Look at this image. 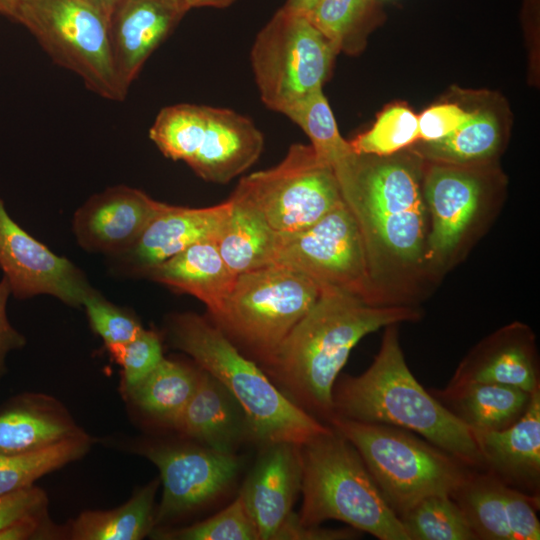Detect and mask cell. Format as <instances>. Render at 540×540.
Listing matches in <instances>:
<instances>
[{"instance_id": "obj_1", "label": "cell", "mask_w": 540, "mask_h": 540, "mask_svg": "<svg viewBox=\"0 0 540 540\" xmlns=\"http://www.w3.org/2000/svg\"><path fill=\"white\" fill-rule=\"evenodd\" d=\"M333 172L362 234L375 304L416 307L434 282L420 170L409 160L354 152Z\"/></svg>"}, {"instance_id": "obj_2", "label": "cell", "mask_w": 540, "mask_h": 540, "mask_svg": "<svg viewBox=\"0 0 540 540\" xmlns=\"http://www.w3.org/2000/svg\"><path fill=\"white\" fill-rule=\"evenodd\" d=\"M318 299L263 364L270 380L300 408L328 424L332 391L354 346L392 324L416 322L417 307L374 306L339 289L321 286Z\"/></svg>"}, {"instance_id": "obj_3", "label": "cell", "mask_w": 540, "mask_h": 540, "mask_svg": "<svg viewBox=\"0 0 540 540\" xmlns=\"http://www.w3.org/2000/svg\"><path fill=\"white\" fill-rule=\"evenodd\" d=\"M380 349L360 375L338 376L332 391L334 416L413 432L474 469L483 461L471 430L452 415L410 371L398 324L384 327Z\"/></svg>"}, {"instance_id": "obj_4", "label": "cell", "mask_w": 540, "mask_h": 540, "mask_svg": "<svg viewBox=\"0 0 540 540\" xmlns=\"http://www.w3.org/2000/svg\"><path fill=\"white\" fill-rule=\"evenodd\" d=\"M171 344L222 383L243 409L251 440L302 445L331 431L289 399L212 321L186 312L168 323Z\"/></svg>"}, {"instance_id": "obj_5", "label": "cell", "mask_w": 540, "mask_h": 540, "mask_svg": "<svg viewBox=\"0 0 540 540\" xmlns=\"http://www.w3.org/2000/svg\"><path fill=\"white\" fill-rule=\"evenodd\" d=\"M300 453L301 525L337 520L380 540H409L358 451L342 434L332 428L300 445Z\"/></svg>"}, {"instance_id": "obj_6", "label": "cell", "mask_w": 540, "mask_h": 540, "mask_svg": "<svg viewBox=\"0 0 540 540\" xmlns=\"http://www.w3.org/2000/svg\"><path fill=\"white\" fill-rule=\"evenodd\" d=\"M328 425L356 448L398 518L427 496H450L472 469L452 454L402 428L337 416H333Z\"/></svg>"}, {"instance_id": "obj_7", "label": "cell", "mask_w": 540, "mask_h": 540, "mask_svg": "<svg viewBox=\"0 0 540 540\" xmlns=\"http://www.w3.org/2000/svg\"><path fill=\"white\" fill-rule=\"evenodd\" d=\"M320 291L304 273L269 265L237 276L223 308L211 317L212 323L261 365L314 305Z\"/></svg>"}, {"instance_id": "obj_8", "label": "cell", "mask_w": 540, "mask_h": 540, "mask_svg": "<svg viewBox=\"0 0 540 540\" xmlns=\"http://www.w3.org/2000/svg\"><path fill=\"white\" fill-rule=\"evenodd\" d=\"M149 137L172 160L184 161L200 178L227 183L250 168L264 146L261 131L237 112L176 104L157 114Z\"/></svg>"}, {"instance_id": "obj_9", "label": "cell", "mask_w": 540, "mask_h": 540, "mask_svg": "<svg viewBox=\"0 0 540 540\" xmlns=\"http://www.w3.org/2000/svg\"><path fill=\"white\" fill-rule=\"evenodd\" d=\"M13 20L90 91L107 100L125 99L114 67L108 17L79 0H18Z\"/></svg>"}, {"instance_id": "obj_10", "label": "cell", "mask_w": 540, "mask_h": 540, "mask_svg": "<svg viewBox=\"0 0 540 540\" xmlns=\"http://www.w3.org/2000/svg\"><path fill=\"white\" fill-rule=\"evenodd\" d=\"M337 52L306 15L283 6L257 34L251 50L262 102L286 116L322 88Z\"/></svg>"}, {"instance_id": "obj_11", "label": "cell", "mask_w": 540, "mask_h": 540, "mask_svg": "<svg viewBox=\"0 0 540 540\" xmlns=\"http://www.w3.org/2000/svg\"><path fill=\"white\" fill-rule=\"evenodd\" d=\"M280 233L303 230L343 201L332 168L310 145L293 144L276 166L242 178L232 193Z\"/></svg>"}, {"instance_id": "obj_12", "label": "cell", "mask_w": 540, "mask_h": 540, "mask_svg": "<svg viewBox=\"0 0 540 540\" xmlns=\"http://www.w3.org/2000/svg\"><path fill=\"white\" fill-rule=\"evenodd\" d=\"M274 264L298 270L320 287H333L377 306L362 234L344 201L303 230L278 232Z\"/></svg>"}, {"instance_id": "obj_13", "label": "cell", "mask_w": 540, "mask_h": 540, "mask_svg": "<svg viewBox=\"0 0 540 540\" xmlns=\"http://www.w3.org/2000/svg\"><path fill=\"white\" fill-rule=\"evenodd\" d=\"M422 189L429 224L426 261L435 281L464 258L494 212L482 179L465 166L432 163Z\"/></svg>"}, {"instance_id": "obj_14", "label": "cell", "mask_w": 540, "mask_h": 540, "mask_svg": "<svg viewBox=\"0 0 540 540\" xmlns=\"http://www.w3.org/2000/svg\"><path fill=\"white\" fill-rule=\"evenodd\" d=\"M142 454L159 470L163 493L155 511V526L187 515L227 490L243 461L235 453L205 446L155 444Z\"/></svg>"}, {"instance_id": "obj_15", "label": "cell", "mask_w": 540, "mask_h": 540, "mask_svg": "<svg viewBox=\"0 0 540 540\" xmlns=\"http://www.w3.org/2000/svg\"><path fill=\"white\" fill-rule=\"evenodd\" d=\"M0 268L18 299L52 295L79 307L94 288L70 260L53 253L8 214L0 197Z\"/></svg>"}, {"instance_id": "obj_16", "label": "cell", "mask_w": 540, "mask_h": 540, "mask_svg": "<svg viewBox=\"0 0 540 540\" xmlns=\"http://www.w3.org/2000/svg\"><path fill=\"white\" fill-rule=\"evenodd\" d=\"M477 540H539L540 497L529 496L487 470L471 469L450 495Z\"/></svg>"}, {"instance_id": "obj_17", "label": "cell", "mask_w": 540, "mask_h": 540, "mask_svg": "<svg viewBox=\"0 0 540 540\" xmlns=\"http://www.w3.org/2000/svg\"><path fill=\"white\" fill-rule=\"evenodd\" d=\"M168 205L136 188L110 187L75 212L73 231L82 248L116 257L131 248Z\"/></svg>"}, {"instance_id": "obj_18", "label": "cell", "mask_w": 540, "mask_h": 540, "mask_svg": "<svg viewBox=\"0 0 540 540\" xmlns=\"http://www.w3.org/2000/svg\"><path fill=\"white\" fill-rule=\"evenodd\" d=\"M188 10L183 0L118 2L109 17V35L115 71L126 92Z\"/></svg>"}, {"instance_id": "obj_19", "label": "cell", "mask_w": 540, "mask_h": 540, "mask_svg": "<svg viewBox=\"0 0 540 540\" xmlns=\"http://www.w3.org/2000/svg\"><path fill=\"white\" fill-rule=\"evenodd\" d=\"M231 201L210 207H168L145 228L135 244L116 256L122 271L143 274L187 247L216 241L231 213Z\"/></svg>"}, {"instance_id": "obj_20", "label": "cell", "mask_w": 540, "mask_h": 540, "mask_svg": "<svg viewBox=\"0 0 540 540\" xmlns=\"http://www.w3.org/2000/svg\"><path fill=\"white\" fill-rule=\"evenodd\" d=\"M263 448L239 495L255 523L259 540H275L293 513L301 491L300 445L277 442Z\"/></svg>"}, {"instance_id": "obj_21", "label": "cell", "mask_w": 540, "mask_h": 540, "mask_svg": "<svg viewBox=\"0 0 540 540\" xmlns=\"http://www.w3.org/2000/svg\"><path fill=\"white\" fill-rule=\"evenodd\" d=\"M497 383L532 393L540 387L536 335L514 321L478 342L458 364L448 384Z\"/></svg>"}, {"instance_id": "obj_22", "label": "cell", "mask_w": 540, "mask_h": 540, "mask_svg": "<svg viewBox=\"0 0 540 540\" xmlns=\"http://www.w3.org/2000/svg\"><path fill=\"white\" fill-rule=\"evenodd\" d=\"M471 433L483 461L482 470L522 493L540 497V387L532 392L517 422L501 430Z\"/></svg>"}, {"instance_id": "obj_23", "label": "cell", "mask_w": 540, "mask_h": 540, "mask_svg": "<svg viewBox=\"0 0 540 540\" xmlns=\"http://www.w3.org/2000/svg\"><path fill=\"white\" fill-rule=\"evenodd\" d=\"M174 429L202 446L228 454H234L244 441L251 440L245 413L237 400L203 370Z\"/></svg>"}, {"instance_id": "obj_24", "label": "cell", "mask_w": 540, "mask_h": 540, "mask_svg": "<svg viewBox=\"0 0 540 540\" xmlns=\"http://www.w3.org/2000/svg\"><path fill=\"white\" fill-rule=\"evenodd\" d=\"M85 432L60 403L42 394L25 393L0 409V453L40 449Z\"/></svg>"}, {"instance_id": "obj_25", "label": "cell", "mask_w": 540, "mask_h": 540, "mask_svg": "<svg viewBox=\"0 0 540 540\" xmlns=\"http://www.w3.org/2000/svg\"><path fill=\"white\" fill-rule=\"evenodd\" d=\"M146 276L196 297L213 317L223 308L238 275L222 259L216 241H203L153 267Z\"/></svg>"}, {"instance_id": "obj_26", "label": "cell", "mask_w": 540, "mask_h": 540, "mask_svg": "<svg viewBox=\"0 0 540 540\" xmlns=\"http://www.w3.org/2000/svg\"><path fill=\"white\" fill-rule=\"evenodd\" d=\"M429 392L471 430L504 429L524 414L531 394L497 383L468 382Z\"/></svg>"}, {"instance_id": "obj_27", "label": "cell", "mask_w": 540, "mask_h": 540, "mask_svg": "<svg viewBox=\"0 0 540 540\" xmlns=\"http://www.w3.org/2000/svg\"><path fill=\"white\" fill-rule=\"evenodd\" d=\"M229 199L231 213L216 240L222 259L236 275L273 265L278 232L249 202L234 194Z\"/></svg>"}, {"instance_id": "obj_28", "label": "cell", "mask_w": 540, "mask_h": 540, "mask_svg": "<svg viewBox=\"0 0 540 540\" xmlns=\"http://www.w3.org/2000/svg\"><path fill=\"white\" fill-rule=\"evenodd\" d=\"M201 373L199 367L164 358L126 394L146 416L174 428L199 384Z\"/></svg>"}, {"instance_id": "obj_29", "label": "cell", "mask_w": 540, "mask_h": 540, "mask_svg": "<svg viewBox=\"0 0 540 540\" xmlns=\"http://www.w3.org/2000/svg\"><path fill=\"white\" fill-rule=\"evenodd\" d=\"M160 484L154 479L138 489L121 506L107 511L82 512L70 527L74 540H139L155 527V495Z\"/></svg>"}, {"instance_id": "obj_30", "label": "cell", "mask_w": 540, "mask_h": 540, "mask_svg": "<svg viewBox=\"0 0 540 540\" xmlns=\"http://www.w3.org/2000/svg\"><path fill=\"white\" fill-rule=\"evenodd\" d=\"M500 130L490 111H475L473 117L449 135L423 142L419 156L432 163L467 166L491 158L499 147Z\"/></svg>"}, {"instance_id": "obj_31", "label": "cell", "mask_w": 540, "mask_h": 540, "mask_svg": "<svg viewBox=\"0 0 540 540\" xmlns=\"http://www.w3.org/2000/svg\"><path fill=\"white\" fill-rule=\"evenodd\" d=\"M91 438L86 434L44 448L1 454L0 495L34 485V482L86 454Z\"/></svg>"}, {"instance_id": "obj_32", "label": "cell", "mask_w": 540, "mask_h": 540, "mask_svg": "<svg viewBox=\"0 0 540 540\" xmlns=\"http://www.w3.org/2000/svg\"><path fill=\"white\" fill-rule=\"evenodd\" d=\"M409 540H477L464 513L449 496H427L399 517Z\"/></svg>"}, {"instance_id": "obj_33", "label": "cell", "mask_w": 540, "mask_h": 540, "mask_svg": "<svg viewBox=\"0 0 540 540\" xmlns=\"http://www.w3.org/2000/svg\"><path fill=\"white\" fill-rule=\"evenodd\" d=\"M286 116L302 128L309 137L317 156L332 170L354 153L350 143L345 141L339 133L322 88L308 95Z\"/></svg>"}, {"instance_id": "obj_34", "label": "cell", "mask_w": 540, "mask_h": 540, "mask_svg": "<svg viewBox=\"0 0 540 540\" xmlns=\"http://www.w3.org/2000/svg\"><path fill=\"white\" fill-rule=\"evenodd\" d=\"M418 140V118L408 108L392 106L383 111L373 127L349 142L356 154L392 156Z\"/></svg>"}, {"instance_id": "obj_35", "label": "cell", "mask_w": 540, "mask_h": 540, "mask_svg": "<svg viewBox=\"0 0 540 540\" xmlns=\"http://www.w3.org/2000/svg\"><path fill=\"white\" fill-rule=\"evenodd\" d=\"M154 536L172 540H259L255 523L240 495L204 521L181 529L157 531Z\"/></svg>"}, {"instance_id": "obj_36", "label": "cell", "mask_w": 540, "mask_h": 540, "mask_svg": "<svg viewBox=\"0 0 540 540\" xmlns=\"http://www.w3.org/2000/svg\"><path fill=\"white\" fill-rule=\"evenodd\" d=\"M82 306L91 328L103 339L107 349L130 342L144 330L130 312L107 301L95 289L86 296Z\"/></svg>"}, {"instance_id": "obj_37", "label": "cell", "mask_w": 540, "mask_h": 540, "mask_svg": "<svg viewBox=\"0 0 540 540\" xmlns=\"http://www.w3.org/2000/svg\"><path fill=\"white\" fill-rule=\"evenodd\" d=\"M122 367V387L130 391L164 359L161 340L152 330H143L130 342L108 349Z\"/></svg>"}, {"instance_id": "obj_38", "label": "cell", "mask_w": 540, "mask_h": 540, "mask_svg": "<svg viewBox=\"0 0 540 540\" xmlns=\"http://www.w3.org/2000/svg\"><path fill=\"white\" fill-rule=\"evenodd\" d=\"M367 2L368 0H319L306 16L338 51L363 15Z\"/></svg>"}, {"instance_id": "obj_39", "label": "cell", "mask_w": 540, "mask_h": 540, "mask_svg": "<svg viewBox=\"0 0 540 540\" xmlns=\"http://www.w3.org/2000/svg\"><path fill=\"white\" fill-rule=\"evenodd\" d=\"M48 498L43 489L31 485L0 495V533L32 516L46 514Z\"/></svg>"}, {"instance_id": "obj_40", "label": "cell", "mask_w": 540, "mask_h": 540, "mask_svg": "<svg viewBox=\"0 0 540 540\" xmlns=\"http://www.w3.org/2000/svg\"><path fill=\"white\" fill-rule=\"evenodd\" d=\"M457 104H439L426 109L418 118V140H439L473 117Z\"/></svg>"}, {"instance_id": "obj_41", "label": "cell", "mask_w": 540, "mask_h": 540, "mask_svg": "<svg viewBox=\"0 0 540 540\" xmlns=\"http://www.w3.org/2000/svg\"><path fill=\"white\" fill-rule=\"evenodd\" d=\"M356 529H324L319 526H304L298 521L297 514L292 513L276 534L275 540H341L359 536Z\"/></svg>"}, {"instance_id": "obj_42", "label": "cell", "mask_w": 540, "mask_h": 540, "mask_svg": "<svg viewBox=\"0 0 540 540\" xmlns=\"http://www.w3.org/2000/svg\"><path fill=\"white\" fill-rule=\"evenodd\" d=\"M11 289L5 276L0 280V379L6 373V356L16 349L22 348L26 344L25 337L19 333L8 321L6 315V304Z\"/></svg>"}, {"instance_id": "obj_43", "label": "cell", "mask_w": 540, "mask_h": 540, "mask_svg": "<svg viewBox=\"0 0 540 540\" xmlns=\"http://www.w3.org/2000/svg\"><path fill=\"white\" fill-rule=\"evenodd\" d=\"M318 1L319 0H287L284 7L291 11L308 15Z\"/></svg>"}, {"instance_id": "obj_44", "label": "cell", "mask_w": 540, "mask_h": 540, "mask_svg": "<svg viewBox=\"0 0 540 540\" xmlns=\"http://www.w3.org/2000/svg\"><path fill=\"white\" fill-rule=\"evenodd\" d=\"M96 9L106 17H110L112 11L120 0H79Z\"/></svg>"}, {"instance_id": "obj_45", "label": "cell", "mask_w": 540, "mask_h": 540, "mask_svg": "<svg viewBox=\"0 0 540 540\" xmlns=\"http://www.w3.org/2000/svg\"><path fill=\"white\" fill-rule=\"evenodd\" d=\"M189 9L200 7L225 8L235 0H183Z\"/></svg>"}, {"instance_id": "obj_46", "label": "cell", "mask_w": 540, "mask_h": 540, "mask_svg": "<svg viewBox=\"0 0 540 540\" xmlns=\"http://www.w3.org/2000/svg\"><path fill=\"white\" fill-rule=\"evenodd\" d=\"M18 0H0V14L13 20Z\"/></svg>"}]
</instances>
